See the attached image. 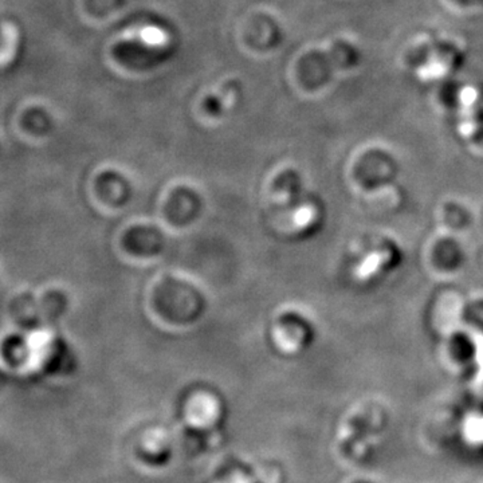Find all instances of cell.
Wrapping results in <instances>:
<instances>
[{
	"label": "cell",
	"instance_id": "6da1fadb",
	"mask_svg": "<svg viewBox=\"0 0 483 483\" xmlns=\"http://www.w3.org/2000/svg\"><path fill=\"white\" fill-rule=\"evenodd\" d=\"M407 67L416 71L417 77L436 81L453 77L465 62L462 46L442 38L419 39L405 54Z\"/></svg>",
	"mask_w": 483,
	"mask_h": 483
},
{
	"label": "cell",
	"instance_id": "7a4b0ae2",
	"mask_svg": "<svg viewBox=\"0 0 483 483\" xmlns=\"http://www.w3.org/2000/svg\"><path fill=\"white\" fill-rule=\"evenodd\" d=\"M448 7L459 13H474L483 10V0H443Z\"/></svg>",
	"mask_w": 483,
	"mask_h": 483
}]
</instances>
